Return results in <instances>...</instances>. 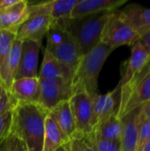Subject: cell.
<instances>
[{
  "mask_svg": "<svg viewBox=\"0 0 150 151\" xmlns=\"http://www.w3.org/2000/svg\"><path fill=\"white\" fill-rule=\"evenodd\" d=\"M69 103L77 132L82 134L92 133L93 100L89 95L84 90L75 91L70 98Z\"/></svg>",
  "mask_w": 150,
  "mask_h": 151,
  "instance_id": "8",
  "label": "cell"
},
{
  "mask_svg": "<svg viewBox=\"0 0 150 151\" xmlns=\"http://www.w3.org/2000/svg\"><path fill=\"white\" fill-rule=\"evenodd\" d=\"M69 140L62 134L55 122L48 115L45 120V133L42 151H56Z\"/></svg>",
  "mask_w": 150,
  "mask_h": 151,
  "instance_id": "22",
  "label": "cell"
},
{
  "mask_svg": "<svg viewBox=\"0 0 150 151\" xmlns=\"http://www.w3.org/2000/svg\"><path fill=\"white\" fill-rule=\"evenodd\" d=\"M118 13L140 37L150 32V9L149 8L132 4L122 10H118Z\"/></svg>",
  "mask_w": 150,
  "mask_h": 151,
  "instance_id": "13",
  "label": "cell"
},
{
  "mask_svg": "<svg viewBox=\"0 0 150 151\" xmlns=\"http://www.w3.org/2000/svg\"><path fill=\"white\" fill-rule=\"evenodd\" d=\"M39 92L38 78H21L12 81L10 93L17 104L36 103Z\"/></svg>",
  "mask_w": 150,
  "mask_h": 151,
  "instance_id": "18",
  "label": "cell"
},
{
  "mask_svg": "<svg viewBox=\"0 0 150 151\" xmlns=\"http://www.w3.org/2000/svg\"><path fill=\"white\" fill-rule=\"evenodd\" d=\"M140 41L142 42L143 43H145L147 46H149L150 48V32L146 34V35H144L143 36H141L140 38Z\"/></svg>",
  "mask_w": 150,
  "mask_h": 151,
  "instance_id": "33",
  "label": "cell"
},
{
  "mask_svg": "<svg viewBox=\"0 0 150 151\" xmlns=\"http://www.w3.org/2000/svg\"><path fill=\"white\" fill-rule=\"evenodd\" d=\"M42 42L31 40L22 41L19 66L15 80L38 78V62Z\"/></svg>",
  "mask_w": 150,
  "mask_h": 151,
  "instance_id": "10",
  "label": "cell"
},
{
  "mask_svg": "<svg viewBox=\"0 0 150 151\" xmlns=\"http://www.w3.org/2000/svg\"><path fill=\"white\" fill-rule=\"evenodd\" d=\"M95 141L97 151H120V141H107L95 136Z\"/></svg>",
  "mask_w": 150,
  "mask_h": 151,
  "instance_id": "30",
  "label": "cell"
},
{
  "mask_svg": "<svg viewBox=\"0 0 150 151\" xmlns=\"http://www.w3.org/2000/svg\"><path fill=\"white\" fill-rule=\"evenodd\" d=\"M149 62L150 48L139 40L133 45L131 56L127 61L125 73L118 85L121 87L126 84L133 76L141 72Z\"/></svg>",
  "mask_w": 150,
  "mask_h": 151,
  "instance_id": "14",
  "label": "cell"
},
{
  "mask_svg": "<svg viewBox=\"0 0 150 151\" xmlns=\"http://www.w3.org/2000/svg\"><path fill=\"white\" fill-rule=\"evenodd\" d=\"M56 151H70L69 150V145H68V142H67V143H65V144H64V145H62L60 148H58V149H57Z\"/></svg>",
  "mask_w": 150,
  "mask_h": 151,
  "instance_id": "34",
  "label": "cell"
},
{
  "mask_svg": "<svg viewBox=\"0 0 150 151\" xmlns=\"http://www.w3.org/2000/svg\"><path fill=\"white\" fill-rule=\"evenodd\" d=\"M70 151H97L93 133L82 134L77 132L68 142Z\"/></svg>",
  "mask_w": 150,
  "mask_h": 151,
  "instance_id": "24",
  "label": "cell"
},
{
  "mask_svg": "<svg viewBox=\"0 0 150 151\" xmlns=\"http://www.w3.org/2000/svg\"><path fill=\"white\" fill-rule=\"evenodd\" d=\"M48 115L68 140H71L75 135L77 129L69 100L59 104L54 109L50 111Z\"/></svg>",
  "mask_w": 150,
  "mask_h": 151,
  "instance_id": "19",
  "label": "cell"
},
{
  "mask_svg": "<svg viewBox=\"0 0 150 151\" xmlns=\"http://www.w3.org/2000/svg\"><path fill=\"white\" fill-rule=\"evenodd\" d=\"M111 12H103L78 19L57 21L77 42L82 56L101 42L102 34Z\"/></svg>",
  "mask_w": 150,
  "mask_h": 151,
  "instance_id": "3",
  "label": "cell"
},
{
  "mask_svg": "<svg viewBox=\"0 0 150 151\" xmlns=\"http://www.w3.org/2000/svg\"><path fill=\"white\" fill-rule=\"evenodd\" d=\"M12 111L0 116V143L11 134Z\"/></svg>",
  "mask_w": 150,
  "mask_h": 151,
  "instance_id": "29",
  "label": "cell"
},
{
  "mask_svg": "<svg viewBox=\"0 0 150 151\" xmlns=\"http://www.w3.org/2000/svg\"><path fill=\"white\" fill-rule=\"evenodd\" d=\"M46 38L45 49L75 72L81 60L82 54L74 38L57 22H52Z\"/></svg>",
  "mask_w": 150,
  "mask_h": 151,
  "instance_id": "4",
  "label": "cell"
},
{
  "mask_svg": "<svg viewBox=\"0 0 150 151\" xmlns=\"http://www.w3.org/2000/svg\"><path fill=\"white\" fill-rule=\"evenodd\" d=\"M126 3V0H79L70 15V19H78L103 12L114 11Z\"/></svg>",
  "mask_w": 150,
  "mask_h": 151,
  "instance_id": "16",
  "label": "cell"
},
{
  "mask_svg": "<svg viewBox=\"0 0 150 151\" xmlns=\"http://www.w3.org/2000/svg\"><path fill=\"white\" fill-rule=\"evenodd\" d=\"M48 114L36 103L17 104L13 108L11 134L23 143L25 151H42Z\"/></svg>",
  "mask_w": 150,
  "mask_h": 151,
  "instance_id": "1",
  "label": "cell"
},
{
  "mask_svg": "<svg viewBox=\"0 0 150 151\" xmlns=\"http://www.w3.org/2000/svg\"><path fill=\"white\" fill-rule=\"evenodd\" d=\"M143 118L142 105L127 113L121 119L123 134L120 140V151H136L139 131Z\"/></svg>",
  "mask_w": 150,
  "mask_h": 151,
  "instance_id": "11",
  "label": "cell"
},
{
  "mask_svg": "<svg viewBox=\"0 0 150 151\" xmlns=\"http://www.w3.org/2000/svg\"><path fill=\"white\" fill-rule=\"evenodd\" d=\"M142 151H150V140L147 142V144H146L145 147L143 148Z\"/></svg>",
  "mask_w": 150,
  "mask_h": 151,
  "instance_id": "35",
  "label": "cell"
},
{
  "mask_svg": "<svg viewBox=\"0 0 150 151\" xmlns=\"http://www.w3.org/2000/svg\"><path fill=\"white\" fill-rule=\"evenodd\" d=\"M17 104L15 99L4 87L0 85V116L12 111L13 108Z\"/></svg>",
  "mask_w": 150,
  "mask_h": 151,
  "instance_id": "26",
  "label": "cell"
},
{
  "mask_svg": "<svg viewBox=\"0 0 150 151\" xmlns=\"http://www.w3.org/2000/svg\"><path fill=\"white\" fill-rule=\"evenodd\" d=\"M143 114L144 118L150 121V101L143 104Z\"/></svg>",
  "mask_w": 150,
  "mask_h": 151,
  "instance_id": "32",
  "label": "cell"
},
{
  "mask_svg": "<svg viewBox=\"0 0 150 151\" xmlns=\"http://www.w3.org/2000/svg\"><path fill=\"white\" fill-rule=\"evenodd\" d=\"M75 72L44 49L43 59L38 75L39 80H65L73 82Z\"/></svg>",
  "mask_w": 150,
  "mask_h": 151,
  "instance_id": "12",
  "label": "cell"
},
{
  "mask_svg": "<svg viewBox=\"0 0 150 151\" xmlns=\"http://www.w3.org/2000/svg\"><path fill=\"white\" fill-rule=\"evenodd\" d=\"M140 38L119 15L118 9L111 12L102 34L101 42L116 50L123 45H133Z\"/></svg>",
  "mask_w": 150,
  "mask_h": 151,
  "instance_id": "6",
  "label": "cell"
},
{
  "mask_svg": "<svg viewBox=\"0 0 150 151\" xmlns=\"http://www.w3.org/2000/svg\"><path fill=\"white\" fill-rule=\"evenodd\" d=\"M0 85H1V82H0Z\"/></svg>",
  "mask_w": 150,
  "mask_h": 151,
  "instance_id": "36",
  "label": "cell"
},
{
  "mask_svg": "<svg viewBox=\"0 0 150 151\" xmlns=\"http://www.w3.org/2000/svg\"><path fill=\"white\" fill-rule=\"evenodd\" d=\"M74 93L73 82L65 80H39L36 104L48 112L59 104L70 100Z\"/></svg>",
  "mask_w": 150,
  "mask_h": 151,
  "instance_id": "7",
  "label": "cell"
},
{
  "mask_svg": "<svg viewBox=\"0 0 150 151\" xmlns=\"http://www.w3.org/2000/svg\"><path fill=\"white\" fill-rule=\"evenodd\" d=\"M50 4L51 1L29 4L28 16L17 29L15 33L16 39L42 42L52 24Z\"/></svg>",
  "mask_w": 150,
  "mask_h": 151,
  "instance_id": "5",
  "label": "cell"
},
{
  "mask_svg": "<svg viewBox=\"0 0 150 151\" xmlns=\"http://www.w3.org/2000/svg\"><path fill=\"white\" fill-rule=\"evenodd\" d=\"M21 46H22V41L15 38L11 48V52H10V57H9V61H8V75H9L10 81H11V84H12V81L15 80L18 70H19Z\"/></svg>",
  "mask_w": 150,
  "mask_h": 151,
  "instance_id": "25",
  "label": "cell"
},
{
  "mask_svg": "<svg viewBox=\"0 0 150 151\" xmlns=\"http://www.w3.org/2000/svg\"><path fill=\"white\" fill-rule=\"evenodd\" d=\"M16 35L12 32L0 31V82L8 91H10L11 81L8 75V61L11 48Z\"/></svg>",
  "mask_w": 150,
  "mask_h": 151,
  "instance_id": "20",
  "label": "cell"
},
{
  "mask_svg": "<svg viewBox=\"0 0 150 151\" xmlns=\"http://www.w3.org/2000/svg\"><path fill=\"white\" fill-rule=\"evenodd\" d=\"M28 6L27 1L19 0L15 4L0 10V31H9L15 34L28 16Z\"/></svg>",
  "mask_w": 150,
  "mask_h": 151,
  "instance_id": "15",
  "label": "cell"
},
{
  "mask_svg": "<svg viewBox=\"0 0 150 151\" xmlns=\"http://www.w3.org/2000/svg\"><path fill=\"white\" fill-rule=\"evenodd\" d=\"M79 0H55L51 1L50 17L52 22L70 18V15Z\"/></svg>",
  "mask_w": 150,
  "mask_h": 151,
  "instance_id": "23",
  "label": "cell"
},
{
  "mask_svg": "<svg viewBox=\"0 0 150 151\" xmlns=\"http://www.w3.org/2000/svg\"><path fill=\"white\" fill-rule=\"evenodd\" d=\"M144 115V114H143ZM150 140V121L143 118L138 136L136 151H142L143 148Z\"/></svg>",
  "mask_w": 150,
  "mask_h": 151,
  "instance_id": "27",
  "label": "cell"
},
{
  "mask_svg": "<svg viewBox=\"0 0 150 151\" xmlns=\"http://www.w3.org/2000/svg\"><path fill=\"white\" fill-rule=\"evenodd\" d=\"M19 0H0V10L5 9L15 4Z\"/></svg>",
  "mask_w": 150,
  "mask_h": 151,
  "instance_id": "31",
  "label": "cell"
},
{
  "mask_svg": "<svg viewBox=\"0 0 150 151\" xmlns=\"http://www.w3.org/2000/svg\"><path fill=\"white\" fill-rule=\"evenodd\" d=\"M150 101V73L131 92L126 101L118 107L117 116L121 119L127 113Z\"/></svg>",
  "mask_w": 150,
  "mask_h": 151,
  "instance_id": "17",
  "label": "cell"
},
{
  "mask_svg": "<svg viewBox=\"0 0 150 151\" xmlns=\"http://www.w3.org/2000/svg\"><path fill=\"white\" fill-rule=\"evenodd\" d=\"M115 49L99 42L87 54L83 55L73 78L74 92L86 91L94 100L98 95V77L108 57Z\"/></svg>",
  "mask_w": 150,
  "mask_h": 151,
  "instance_id": "2",
  "label": "cell"
},
{
  "mask_svg": "<svg viewBox=\"0 0 150 151\" xmlns=\"http://www.w3.org/2000/svg\"><path fill=\"white\" fill-rule=\"evenodd\" d=\"M95 137L107 141H120L123 134V124L117 113L112 114L103 123L98 126L92 132Z\"/></svg>",
  "mask_w": 150,
  "mask_h": 151,
  "instance_id": "21",
  "label": "cell"
},
{
  "mask_svg": "<svg viewBox=\"0 0 150 151\" xmlns=\"http://www.w3.org/2000/svg\"><path fill=\"white\" fill-rule=\"evenodd\" d=\"M0 151H25V147L16 136L10 134L0 143Z\"/></svg>",
  "mask_w": 150,
  "mask_h": 151,
  "instance_id": "28",
  "label": "cell"
},
{
  "mask_svg": "<svg viewBox=\"0 0 150 151\" xmlns=\"http://www.w3.org/2000/svg\"><path fill=\"white\" fill-rule=\"evenodd\" d=\"M119 100H120L119 85H118L115 89L105 95L99 94L93 100V119H92L93 130L95 129L102 123H103L112 114L118 113Z\"/></svg>",
  "mask_w": 150,
  "mask_h": 151,
  "instance_id": "9",
  "label": "cell"
}]
</instances>
